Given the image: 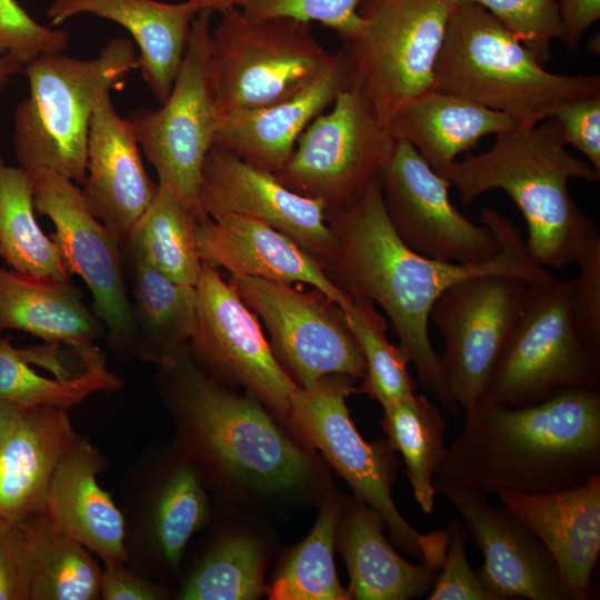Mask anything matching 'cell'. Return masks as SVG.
Returning a JSON list of instances; mask_svg holds the SVG:
<instances>
[{"mask_svg":"<svg viewBox=\"0 0 600 600\" xmlns=\"http://www.w3.org/2000/svg\"><path fill=\"white\" fill-rule=\"evenodd\" d=\"M156 380L174 423V447L218 509L274 524L317 508L333 487L330 467L316 449L254 397L208 377L189 349L158 367Z\"/></svg>","mask_w":600,"mask_h":600,"instance_id":"cell-1","label":"cell"},{"mask_svg":"<svg viewBox=\"0 0 600 600\" xmlns=\"http://www.w3.org/2000/svg\"><path fill=\"white\" fill-rule=\"evenodd\" d=\"M326 220L337 240L327 274L351 298L367 299L384 310L419 383L450 412L460 407L444 381L428 329L436 300L450 286L477 276L504 274L532 282L553 277L532 261L520 231L491 208L482 209L481 220L501 242L494 257L456 263L411 250L388 218L378 177L351 206L326 209Z\"/></svg>","mask_w":600,"mask_h":600,"instance_id":"cell-2","label":"cell"},{"mask_svg":"<svg viewBox=\"0 0 600 600\" xmlns=\"http://www.w3.org/2000/svg\"><path fill=\"white\" fill-rule=\"evenodd\" d=\"M446 447L434 489L489 498L571 489L600 474V390L514 408L481 398Z\"/></svg>","mask_w":600,"mask_h":600,"instance_id":"cell-3","label":"cell"},{"mask_svg":"<svg viewBox=\"0 0 600 600\" xmlns=\"http://www.w3.org/2000/svg\"><path fill=\"white\" fill-rule=\"evenodd\" d=\"M550 117L533 127L497 136L490 150L454 161L444 178L463 204L490 190H502L522 214L527 251L541 268L564 269L597 238L596 222L576 203L570 179L599 181L591 164L566 148Z\"/></svg>","mask_w":600,"mask_h":600,"instance_id":"cell-4","label":"cell"},{"mask_svg":"<svg viewBox=\"0 0 600 600\" xmlns=\"http://www.w3.org/2000/svg\"><path fill=\"white\" fill-rule=\"evenodd\" d=\"M434 90L511 114L520 128L600 94L597 74H557L481 6L459 3L434 68Z\"/></svg>","mask_w":600,"mask_h":600,"instance_id":"cell-5","label":"cell"},{"mask_svg":"<svg viewBox=\"0 0 600 600\" xmlns=\"http://www.w3.org/2000/svg\"><path fill=\"white\" fill-rule=\"evenodd\" d=\"M29 94L13 114V148L29 173L54 171L82 184L87 143L97 97L120 89L138 68L133 41L111 39L93 59L54 53L27 63Z\"/></svg>","mask_w":600,"mask_h":600,"instance_id":"cell-6","label":"cell"},{"mask_svg":"<svg viewBox=\"0 0 600 600\" xmlns=\"http://www.w3.org/2000/svg\"><path fill=\"white\" fill-rule=\"evenodd\" d=\"M357 379L330 374L309 389H299L290 401L289 429L320 456L351 488L353 496L383 518L391 543L416 558L440 560L448 532L421 534L401 516L392 498L400 468L397 451L387 439L367 442L347 404L358 392Z\"/></svg>","mask_w":600,"mask_h":600,"instance_id":"cell-7","label":"cell"},{"mask_svg":"<svg viewBox=\"0 0 600 600\" xmlns=\"http://www.w3.org/2000/svg\"><path fill=\"white\" fill-rule=\"evenodd\" d=\"M572 279L538 282L508 338L482 396L522 408L579 389L600 390V349L580 331L571 304Z\"/></svg>","mask_w":600,"mask_h":600,"instance_id":"cell-8","label":"cell"},{"mask_svg":"<svg viewBox=\"0 0 600 600\" xmlns=\"http://www.w3.org/2000/svg\"><path fill=\"white\" fill-rule=\"evenodd\" d=\"M332 54L317 40L310 22L252 19L236 7L222 12L210 43L221 114L293 97L323 71Z\"/></svg>","mask_w":600,"mask_h":600,"instance_id":"cell-9","label":"cell"},{"mask_svg":"<svg viewBox=\"0 0 600 600\" xmlns=\"http://www.w3.org/2000/svg\"><path fill=\"white\" fill-rule=\"evenodd\" d=\"M458 0H362V33L346 42L356 76L389 129L411 101L433 90L434 68Z\"/></svg>","mask_w":600,"mask_h":600,"instance_id":"cell-10","label":"cell"},{"mask_svg":"<svg viewBox=\"0 0 600 600\" xmlns=\"http://www.w3.org/2000/svg\"><path fill=\"white\" fill-rule=\"evenodd\" d=\"M211 14L202 9L193 19L187 50L162 106L136 110L128 118L157 171L158 184L171 190L201 220L208 218L198 197L201 171L221 117L210 67Z\"/></svg>","mask_w":600,"mask_h":600,"instance_id":"cell-11","label":"cell"},{"mask_svg":"<svg viewBox=\"0 0 600 600\" xmlns=\"http://www.w3.org/2000/svg\"><path fill=\"white\" fill-rule=\"evenodd\" d=\"M332 109L314 118L276 178L326 209L354 203L378 177L393 136L380 122L362 81L353 76Z\"/></svg>","mask_w":600,"mask_h":600,"instance_id":"cell-12","label":"cell"},{"mask_svg":"<svg viewBox=\"0 0 600 600\" xmlns=\"http://www.w3.org/2000/svg\"><path fill=\"white\" fill-rule=\"evenodd\" d=\"M538 282L504 274L471 277L450 286L433 303L429 320L444 340L441 372L464 412L482 398Z\"/></svg>","mask_w":600,"mask_h":600,"instance_id":"cell-13","label":"cell"},{"mask_svg":"<svg viewBox=\"0 0 600 600\" xmlns=\"http://www.w3.org/2000/svg\"><path fill=\"white\" fill-rule=\"evenodd\" d=\"M230 282L263 321L276 359L299 389L330 374L363 379L364 359L346 312L323 292L252 277Z\"/></svg>","mask_w":600,"mask_h":600,"instance_id":"cell-14","label":"cell"},{"mask_svg":"<svg viewBox=\"0 0 600 600\" xmlns=\"http://www.w3.org/2000/svg\"><path fill=\"white\" fill-rule=\"evenodd\" d=\"M197 328L189 343L196 364L214 381L259 400L288 430L298 387L276 359L258 317L218 269L202 262L196 286Z\"/></svg>","mask_w":600,"mask_h":600,"instance_id":"cell-15","label":"cell"},{"mask_svg":"<svg viewBox=\"0 0 600 600\" xmlns=\"http://www.w3.org/2000/svg\"><path fill=\"white\" fill-rule=\"evenodd\" d=\"M34 210L54 224L49 236L70 274L87 283L92 311L107 328V342L121 358L137 356V330L126 284L120 241L88 209L81 189L47 169L30 173Z\"/></svg>","mask_w":600,"mask_h":600,"instance_id":"cell-16","label":"cell"},{"mask_svg":"<svg viewBox=\"0 0 600 600\" xmlns=\"http://www.w3.org/2000/svg\"><path fill=\"white\" fill-rule=\"evenodd\" d=\"M378 178L388 218L411 250L456 263H478L500 252L498 236L488 226L470 221L452 204L450 181L408 141L393 137Z\"/></svg>","mask_w":600,"mask_h":600,"instance_id":"cell-17","label":"cell"},{"mask_svg":"<svg viewBox=\"0 0 600 600\" xmlns=\"http://www.w3.org/2000/svg\"><path fill=\"white\" fill-rule=\"evenodd\" d=\"M198 197L208 218L238 213L259 220L289 237L326 270L336 257L337 240L322 201L293 192L274 174L226 149L209 150Z\"/></svg>","mask_w":600,"mask_h":600,"instance_id":"cell-18","label":"cell"},{"mask_svg":"<svg viewBox=\"0 0 600 600\" xmlns=\"http://www.w3.org/2000/svg\"><path fill=\"white\" fill-rule=\"evenodd\" d=\"M436 493L451 502L484 557L477 570L498 600H572L557 564L539 537L506 507L452 487Z\"/></svg>","mask_w":600,"mask_h":600,"instance_id":"cell-19","label":"cell"},{"mask_svg":"<svg viewBox=\"0 0 600 600\" xmlns=\"http://www.w3.org/2000/svg\"><path fill=\"white\" fill-rule=\"evenodd\" d=\"M110 92L94 101L81 193L89 211L121 241L152 202L158 183L148 176L132 127L117 113Z\"/></svg>","mask_w":600,"mask_h":600,"instance_id":"cell-20","label":"cell"},{"mask_svg":"<svg viewBox=\"0 0 600 600\" xmlns=\"http://www.w3.org/2000/svg\"><path fill=\"white\" fill-rule=\"evenodd\" d=\"M353 76L351 54L344 43L323 71L293 97L268 107L222 113L213 146L277 174L303 130L334 102Z\"/></svg>","mask_w":600,"mask_h":600,"instance_id":"cell-21","label":"cell"},{"mask_svg":"<svg viewBox=\"0 0 600 600\" xmlns=\"http://www.w3.org/2000/svg\"><path fill=\"white\" fill-rule=\"evenodd\" d=\"M196 239L201 261L226 269L231 277L310 284L343 310L353 301L318 260L286 234L253 218L221 213L200 220Z\"/></svg>","mask_w":600,"mask_h":600,"instance_id":"cell-22","label":"cell"},{"mask_svg":"<svg viewBox=\"0 0 600 600\" xmlns=\"http://www.w3.org/2000/svg\"><path fill=\"white\" fill-rule=\"evenodd\" d=\"M498 497L543 542L572 600L589 599L600 552V474L561 491Z\"/></svg>","mask_w":600,"mask_h":600,"instance_id":"cell-23","label":"cell"},{"mask_svg":"<svg viewBox=\"0 0 600 600\" xmlns=\"http://www.w3.org/2000/svg\"><path fill=\"white\" fill-rule=\"evenodd\" d=\"M177 593L181 600H256L278 552L273 524L218 509V518Z\"/></svg>","mask_w":600,"mask_h":600,"instance_id":"cell-24","label":"cell"},{"mask_svg":"<svg viewBox=\"0 0 600 600\" xmlns=\"http://www.w3.org/2000/svg\"><path fill=\"white\" fill-rule=\"evenodd\" d=\"M103 463L90 442L77 438L54 469L42 516L53 529L97 553L104 563H124L123 517L97 481Z\"/></svg>","mask_w":600,"mask_h":600,"instance_id":"cell-25","label":"cell"},{"mask_svg":"<svg viewBox=\"0 0 600 600\" xmlns=\"http://www.w3.org/2000/svg\"><path fill=\"white\" fill-rule=\"evenodd\" d=\"M382 516L366 502L346 494L334 536V548L349 573V593L356 600H410L429 592L441 563H412L392 547L382 529Z\"/></svg>","mask_w":600,"mask_h":600,"instance_id":"cell-26","label":"cell"},{"mask_svg":"<svg viewBox=\"0 0 600 600\" xmlns=\"http://www.w3.org/2000/svg\"><path fill=\"white\" fill-rule=\"evenodd\" d=\"M199 7L188 0L168 3L157 0H53L48 18L53 24L91 13L119 23L139 48L138 68L154 98L169 97L187 50L191 24Z\"/></svg>","mask_w":600,"mask_h":600,"instance_id":"cell-27","label":"cell"},{"mask_svg":"<svg viewBox=\"0 0 600 600\" xmlns=\"http://www.w3.org/2000/svg\"><path fill=\"white\" fill-rule=\"evenodd\" d=\"M77 438L67 410H21L0 442V518L42 513L54 469Z\"/></svg>","mask_w":600,"mask_h":600,"instance_id":"cell-28","label":"cell"},{"mask_svg":"<svg viewBox=\"0 0 600 600\" xmlns=\"http://www.w3.org/2000/svg\"><path fill=\"white\" fill-rule=\"evenodd\" d=\"M519 127L516 119L463 97L430 90L407 104L389 126L444 178L458 154L477 147L488 134Z\"/></svg>","mask_w":600,"mask_h":600,"instance_id":"cell-29","label":"cell"},{"mask_svg":"<svg viewBox=\"0 0 600 600\" xmlns=\"http://www.w3.org/2000/svg\"><path fill=\"white\" fill-rule=\"evenodd\" d=\"M20 330L77 351L92 346L104 326L72 282L0 268V331Z\"/></svg>","mask_w":600,"mask_h":600,"instance_id":"cell-30","label":"cell"},{"mask_svg":"<svg viewBox=\"0 0 600 600\" xmlns=\"http://www.w3.org/2000/svg\"><path fill=\"white\" fill-rule=\"evenodd\" d=\"M124 273L131 280L137 357L167 366L189 349L197 328V289L174 282L121 246Z\"/></svg>","mask_w":600,"mask_h":600,"instance_id":"cell-31","label":"cell"},{"mask_svg":"<svg viewBox=\"0 0 600 600\" xmlns=\"http://www.w3.org/2000/svg\"><path fill=\"white\" fill-rule=\"evenodd\" d=\"M152 486L149 540L159 568L180 571L186 546L212 519L208 490L188 459L174 447L162 458Z\"/></svg>","mask_w":600,"mask_h":600,"instance_id":"cell-32","label":"cell"},{"mask_svg":"<svg viewBox=\"0 0 600 600\" xmlns=\"http://www.w3.org/2000/svg\"><path fill=\"white\" fill-rule=\"evenodd\" d=\"M346 494L334 486L319 503L309 534L277 558L268 581L270 600H351L337 573L334 536Z\"/></svg>","mask_w":600,"mask_h":600,"instance_id":"cell-33","label":"cell"},{"mask_svg":"<svg viewBox=\"0 0 600 600\" xmlns=\"http://www.w3.org/2000/svg\"><path fill=\"white\" fill-rule=\"evenodd\" d=\"M200 220L158 184L152 202L120 243L170 280L196 287L202 268L196 239Z\"/></svg>","mask_w":600,"mask_h":600,"instance_id":"cell-34","label":"cell"},{"mask_svg":"<svg viewBox=\"0 0 600 600\" xmlns=\"http://www.w3.org/2000/svg\"><path fill=\"white\" fill-rule=\"evenodd\" d=\"M34 213L30 173L0 157V258L16 272L70 282L60 248Z\"/></svg>","mask_w":600,"mask_h":600,"instance_id":"cell-35","label":"cell"},{"mask_svg":"<svg viewBox=\"0 0 600 600\" xmlns=\"http://www.w3.org/2000/svg\"><path fill=\"white\" fill-rule=\"evenodd\" d=\"M381 428L406 464L413 496L424 513H432L433 480L446 450V423L438 407L423 394L382 406Z\"/></svg>","mask_w":600,"mask_h":600,"instance_id":"cell-36","label":"cell"},{"mask_svg":"<svg viewBox=\"0 0 600 600\" xmlns=\"http://www.w3.org/2000/svg\"><path fill=\"white\" fill-rule=\"evenodd\" d=\"M19 522L33 559L30 600H94L100 597L102 571L87 548L53 529L42 513Z\"/></svg>","mask_w":600,"mask_h":600,"instance_id":"cell-37","label":"cell"},{"mask_svg":"<svg viewBox=\"0 0 600 600\" xmlns=\"http://www.w3.org/2000/svg\"><path fill=\"white\" fill-rule=\"evenodd\" d=\"M121 380L107 368L104 356L97 349L86 368L73 377H44L31 368L10 337L0 336V400L19 409L54 407L68 410L90 394L112 392Z\"/></svg>","mask_w":600,"mask_h":600,"instance_id":"cell-38","label":"cell"},{"mask_svg":"<svg viewBox=\"0 0 600 600\" xmlns=\"http://www.w3.org/2000/svg\"><path fill=\"white\" fill-rule=\"evenodd\" d=\"M352 299L344 312L366 364L358 392L381 406L413 396L416 383L408 371L409 362L399 346L389 342L387 320L376 310L373 302L363 298Z\"/></svg>","mask_w":600,"mask_h":600,"instance_id":"cell-39","label":"cell"},{"mask_svg":"<svg viewBox=\"0 0 600 600\" xmlns=\"http://www.w3.org/2000/svg\"><path fill=\"white\" fill-rule=\"evenodd\" d=\"M481 6L506 26L543 64L562 37L558 0H458Z\"/></svg>","mask_w":600,"mask_h":600,"instance_id":"cell-40","label":"cell"},{"mask_svg":"<svg viewBox=\"0 0 600 600\" xmlns=\"http://www.w3.org/2000/svg\"><path fill=\"white\" fill-rule=\"evenodd\" d=\"M362 0H236L252 19L288 18L313 21L332 29L344 42L357 39L366 27L359 13Z\"/></svg>","mask_w":600,"mask_h":600,"instance_id":"cell-41","label":"cell"},{"mask_svg":"<svg viewBox=\"0 0 600 600\" xmlns=\"http://www.w3.org/2000/svg\"><path fill=\"white\" fill-rule=\"evenodd\" d=\"M69 40L67 31L40 24L16 0H0V56L9 53L26 66L62 52Z\"/></svg>","mask_w":600,"mask_h":600,"instance_id":"cell-42","label":"cell"},{"mask_svg":"<svg viewBox=\"0 0 600 600\" xmlns=\"http://www.w3.org/2000/svg\"><path fill=\"white\" fill-rule=\"evenodd\" d=\"M448 546L428 600H498L469 566L468 531L456 518L447 522Z\"/></svg>","mask_w":600,"mask_h":600,"instance_id":"cell-43","label":"cell"},{"mask_svg":"<svg viewBox=\"0 0 600 600\" xmlns=\"http://www.w3.org/2000/svg\"><path fill=\"white\" fill-rule=\"evenodd\" d=\"M33 559L19 521L0 518V600H30Z\"/></svg>","mask_w":600,"mask_h":600,"instance_id":"cell-44","label":"cell"},{"mask_svg":"<svg viewBox=\"0 0 600 600\" xmlns=\"http://www.w3.org/2000/svg\"><path fill=\"white\" fill-rule=\"evenodd\" d=\"M579 274L572 279L571 304L584 338L600 349V237L579 256Z\"/></svg>","mask_w":600,"mask_h":600,"instance_id":"cell-45","label":"cell"},{"mask_svg":"<svg viewBox=\"0 0 600 600\" xmlns=\"http://www.w3.org/2000/svg\"><path fill=\"white\" fill-rule=\"evenodd\" d=\"M552 117L564 143L578 149L600 174V94L568 102Z\"/></svg>","mask_w":600,"mask_h":600,"instance_id":"cell-46","label":"cell"},{"mask_svg":"<svg viewBox=\"0 0 600 600\" xmlns=\"http://www.w3.org/2000/svg\"><path fill=\"white\" fill-rule=\"evenodd\" d=\"M100 596L106 600H161L169 596L162 586L143 579L122 562L104 563Z\"/></svg>","mask_w":600,"mask_h":600,"instance_id":"cell-47","label":"cell"},{"mask_svg":"<svg viewBox=\"0 0 600 600\" xmlns=\"http://www.w3.org/2000/svg\"><path fill=\"white\" fill-rule=\"evenodd\" d=\"M561 40L569 51L579 48L584 32L600 18V0H558Z\"/></svg>","mask_w":600,"mask_h":600,"instance_id":"cell-48","label":"cell"},{"mask_svg":"<svg viewBox=\"0 0 600 600\" xmlns=\"http://www.w3.org/2000/svg\"><path fill=\"white\" fill-rule=\"evenodd\" d=\"M22 67L23 64L13 56L9 53L0 56V93Z\"/></svg>","mask_w":600,"mask_h":600,"instance_id":"cell-49","label":"cell"},{"mask_svg":"<svg viewBox=\"0 0 600 600\" xmlns=\"http://www.w3.org/2000/svg\"><path fill=\"white\" fill-rule=\"evenodd\" d=\"M22 409L0 400V442L18 419Z\"/></svg>","mask_w":600,"mask_h":600,"instance_id":"cell-50","label":"cell"},{"mask_svg":"<svg viewBox=\"0 0 600 600\" xmlns=\"http://www.w3.org/2000/svg\"><path fill=\"white\" fill-rule=\"evenodd\" d=\"M194 2L200 10L208 9L213 11H218L220 13L234 8L236 7V0H191Z\"/></svg>","mask_w":600,"mask_h":600,"instance_id":"cell-51","label":"cell"}]
</instances>
